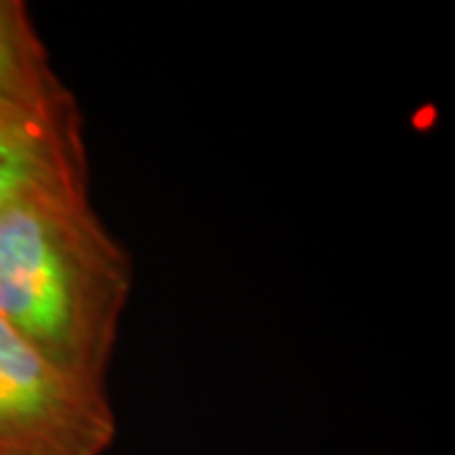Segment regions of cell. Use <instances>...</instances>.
Segmentation results:
<instances>
[{
  "instance_id": "cell-1",
  "label": "cell",
  "mask_w": 455,
  "mask_h": 455,
  "mask_svg": "<svg viewBox=\"0 0 455 455\" xmlns=\"http://www.w3.org/2000/svg\"><path fill=\"white\" fill-rule=\"evenodd\" d=\"M132 259L89 200L0 211V319L66 374L107 387Z\"/></svg>"
},
{
  "instance_id": "cell-2",
  "label": "cell",
  "mask_w": 455,
  "mask_h": 455,
  "mask_svg": "<svg viewBox=\"0 0 455 455\" xmlns=\"http://www.w3.org/2000/svg\"><path fill=\"white\" fill-rule=\"evenodd\" d=\"M114 435L107 387L53 367L0 319V455H104Z\"/></svg>"
},
{
  "instance_id": "cell-3",
  "label": "cell",
  "mask_w": 455,
  "mask_h": 455,
  "mask_svg": "<svg viewBox=\"0 0 455 455\" xmlns=\"http://www.w3.org/2000/svg\"><path fill=\"white\" fill-rule=\"evenodd\" d=\"M28 200H89L79 101L0 104V211Z\"/></svg>"
},
{
  "instance_id": "cell-4",
  "label": "cell",
  "mask_w": 455,
  "mask_h": 455,
  "mask_svg": "<svg viewBox=\"0 0 455 455\" xmlns=\"http://www.w3.org/2000/svg\"><path fill=\"white\" fill-rule=\"evenodd\" d=\"M76 101L51 64L23 0H0V104L61 107Z\"/></svg>"
}]
</instances>
